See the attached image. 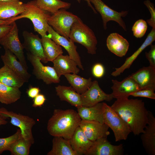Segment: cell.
I'll return each mask as SVG.
<instances>
[{
	"label": "cell",
	"instance_id": "obj_30",
	"mask_svg": "<svg viewBox=\"0 0 155 155\" xmlns=\"http://www.w3.org/2000/svg\"><path fill=\"white\" fill-rule=\"evenodd\" d=\"M64 75L71 86L80 94L86 91L91 86L93 82L91 78L86 79L77 74L68 73Z\"/></svg>",
	"mask_w": 155,
	"mask_h": 155
},
{
	"label": "cell",
	"instance_id": "obj_14",
	"mask_svg": "<svg viewBox=\"0 0 155 155\" xmlns=\"http://www.w3.org/2000/svg\"><path fill=\"white\" fill-rule=\"evenodd\" d=\"M47 32L48 36L57 44L63 47L70 57L76 62L79 68L84 70L80 57L77 51V46L74 42L58 34L49 25Z\"/></svg>",
	"mask_w": 155,
	"mask_h": 155
},
{
	"label": "cell",
	"instance_id": "obj_42",
	"mask_svg": "<svg viewBox=\"0 0 155 155\" xmlns=\"http://www.w3.org/2000/svg\"><path fill=\"white\" fill-rule=\"evenodd\" d=\"M40 91L39 87L31 86L27 90L26 93L29 98L33 99L40 93Z\"/></svg>",
	"mask_w": 155,
	"mask_h": 155
},
{
	"label": "cell",
	"instance_id": "obj_19",
	"mask_svg": "<svg viewBox=\"0 0 155 155\" xmlns=\"http://www.w3.org/2000/svg\"><path fill=\"white\" fill-rule=\"evenodd\" d=\"M5 53L1 56L4 65L14 71L23 79L25 82H28L31 75L28 72L21 62L17 59V57L11 51L4 48Z\"/></svg>",
	"mask_w": 155,
	"mask_h": 155
},
{
	"label": "cell",
	"instance_id": "obj_18",
	"mask_svg": "<svg viewBox=\"0 0 155 155\" xmlns=\"http://www.w3.org/2000/svg\"><path fill=\"white\" fill-rule=\"evenodd\" d=\"M129 76L137 83L140 89L155 90V69L144 67Z\"/></svg>",
	"mask_w": 155,
	"mask_h": 155
},
{
	"label": "cell",
	"instance_id": "obj_22",
	"mask_svg": "<svg viewBox=\"0 0 155 155\" xmlns=\"http://www.w3.org/2000/svg\"><path fill=\"white\" fill-rule=\"evenodd\" d=\"M155 40V28H152L146 40L141 46L130 57L126 59L124 63L119 67L115 68L113 72L112 76L116 77L120 75L126 69L130 68L134 61L140 53L148 46L151 45Z\"/></svg>",
	"mask_w": 155,
	"mask_h": 155
},
{
	"label": "cell",
	"instance_id": "obj_24",
	"mask_svg": "<svg viewBox=\"0 0 155 155\" xmlns=\"http://www.w3.org/2000/svg\"><path fill=\"white\" fill-rule=\"evenodd\" d=\"M24 9V3L19 0L0 1V19L6 20L18 16Z\"/></svg>",
	"mask_w": 155,
	"mask_h": 155
},
{
	"label": "cell",
	"instance_id": "obj_39",
	"mask_svg": "<svg viewBox=\"0 0 155 155\" xmlns=\"http://www.w3.org/2000/svg\"><path fill=\"white\" fill-rule=\"evenodd\" d=\"M150 45V51L145 53L146 57L150 63L149 66L155 69V45Z\"/></svg>",
	"mask_w": 155,
	"mask_h": 155
},
{
	"label": "cell",
	"instance_id": "obj_25",
	"mask_svg": "<svg viewBox=\"0 0 155 155\" xmlns=\"http://www.w3.org/2000/svg\"><path fill=\"white\" fill-rule=\"evenodd\" d=\"M77 108L78 113L81 119L104 123L103 102H99L91 106H81Z\"/></svg>",
	"mask_w": 155,
	"mask_h": 155
},
{
	"label": "cell",
	"instance_id": "obj_36",
	"mask_svg": "<svg viewBox=\"0 0 155 155\" xmlns=\"http://www.w3.org/2000/svg\"><path fill=\"white\" fill-rule=\"evenodd\" d=\"M154 91V90L150 89H140L132 93L130 96L135 97H145L155 99Z\"/></svg>",
	"mask_w": 155,
	"mask_h": 155
},
{
	"label": "cell",
	"instance_id": "obj_34",
	"mask_svg": "<svg viewBox=\"0 0 155 155\" xmlns=\"http://www.w3.org/2000/svg\"><path fill=\"white\" fill-rule=\"evenodd\" d=\"M22 136L20 129L13 135L9 137L0 138V154L4 151L7 150L12 144Z\"/></svg>",
	"mask_w": 155,
	"mask_h": 155
},
{
	"label": "cell",
	"instance_id": "obj_15",
	"mask_svg": "<svg viewBox=\"0 0 155 155\" xmlns=\"http://www.w3.org/2000/svg\"><path fill=\"white\" fill-rule=\"evenodd\" d=\"M112 81L111 93L116 99L128 98L132 93L140 90L137 83L129 75L121 81L116 80H112Z\"/></svg>",
	"mask_w": 155,
	"mask_h": 155
},
{
	"label": "cell",
	"instance_id": "obj_7",
	"mask_svg": "<svg viewBox=\"0 0 155 155\" xmlns=\"http://www.w3.org/2000/svg\"><path fill=\"white\" fill-rule=\"evenodd\" d=\"M78 17L64 9H59L50 16L48 23L60 35L69 40L71 27Z\"/></svg>",
	"mask_w": 155,
	"mask_h": 155
},
{
	"label": "cell",
	"instance_id": "obj_3",
	"mask_svg": "<svg viewBox=\"0 0 155 155\" xmlns=\"http://www.w3.org/2000/svg\"><path fill=\"white\" fill-rule=\"evenodd\" d=\"M24 10L22 13L11 18L14 22L21 18H28L32 22L35 31L41 36L47 34L49 26L48 20L50 15L38 6L36 0L24 3Z\"/></svg>",
	"mask_w": 155,
	"mask_h": 155
},
{
	"label": "cell",
	"instance_id": "obj_28",
	"mask_svg": "<svg viewBox=\"0 0 155 155\" xmlns=\"http://www.w3.org/2000/svg\"><path fill=\"white\" fill-rule=\"evenodd\" d=\"M0 82L8 86L20 88L25 82L14 71L4 65L0 68Z\"/></svg>",
	"mask_w": 155,
	"mask_h": 155
},
{
	"label": "cell",
	"instance_id": "obj_13",
	"mask_svg": "<svg viewBox=\"0 0 155 155\" xmlns=\"http://www.w3.org/2000/svg\"><path fill=\"white\" fill-rule=\"evenodd\" d=\"M79 126L87 137L93 142L100 138L107 137L110 133L106 124L95 121L81 119Z\"/></svg>",
	"mask_w": 155,
	"mask_h": 155
},
{
	"label": "cell",
	"instance_id": "obj_46",
	"mask_svg": "<svg viewBox=\"0 0 155 155\" xmlns=\"http://www.w3.org/2000/svg\"><path fill=\"white\" fill-rule=\"evenodd\" d=\"M12 0H0V1H7Z\"/></svg>",
	"mask_w": 155,
	"mask_h": 155
},
{
	"label": "cell",
	"instance_id": "obj_45",
	"mask_svg": "<svg viewBox=\"0 0 155 155\" xmlns=\"http://www.w3.org/2000/svg\"><path fill=\"white\" fill-rule=\"evenodd\" d=\"M7 123L8 122L6 119L0 116V126L6 125Z\"/></svg>",
	"mask_w": 155,
	"mask_h": 155
},
{
	"label": "cell",
	"instance_id": "obj_17",
	"mask_svg": "<svg viewBox=\"0 0 155 155\" xmlns=\"http://www.w3.org/2000/svg\"><path fill=\"white\" fill-rule=\"evenodd\" d=\"M141 139L142 145L149 155H155V117L152 113L148 111V123Z\"/></svg>",
	"mask_w": 155,
	"mask_h": 155
},
{
	"label": "cell",
	"instance_id": "obj_16",
	"mask_svg": "<svg viewBox=\"0 0 155 155\" xmlns=\"http://www.w3.org/2000/svg\"><path fill=\"white\" fill-rule=\"evenodd\" d=\"M22 35L24 48L28 52L38 57L43 63H48L44 55L41 38L38 35L25 30L23 32Z\"/></svg>",
	"mask_w": 155,
	"mask_h": 155
},
{
	"label": "cell",
	"instance_id": "obj_43",
	"mask_svg": "<svg viewBox=\"0 0 155 155\" xmlns=\"http://www.w3.org/2000/svg\"><path fill=\"white\" fill-rule=\"evenodd\" d=\"M14 22L11 18L6 20L0 19V25L3 24H10Z\"/></svg>",
	"mask_w": 155,
	"mask_h": 155
},
{
	"label": "cell",
	"instance_id": "obj_2",
	"mask_svg": "<svg viewBox=\"0 0 155 155\" xmlns=\"http://www.w3.org/2000/svg\"><path fill=\"white\" fill-rule=\"evenodd\" d=\"M81 120L78 112L72 109H55L48 121L47 129L53 137H61L69 140Z\"/></svg>",
	"mask_w": 155,
	"mask_h": 155
},
{
	"label": "cell",
	"instance_id": "obj_40",
	"mask_svg": "<svg viewBox=\"0 0 155 155\" xmlns=\"http://www.w3.org/2000/svg\"><path fill=\"white\" fill-rule=\"evenodd\" d=\"M46 100L44 95L39 93L33 99L32 106L34 108L41 107L43 105Z\"/></svg>",
	"mask_w": 155,
	"mask_h": 155
},
{
	"label": "cell",
	"instance_id": "obj_29",
	"mask_svg": "<svg viewBox=\"0 0 155 155\" xmlns=\"http://www.w3.org/2000/svg\"><path fill=\"white\" fill-rule=\"evenodd\" d=\"M41 41L45 56L48 61L52 62L63 52L58 45L46 34L41 36Z\"/></svg>",
	"mask_w": 155,
	"mask_h": 155
},
{
	"label": "cell",
	"instance_id": "obj_1",
	"mask_svg": "<svg viewBox=\"0 0 155 155\" xmlns=\"http://www.w3.org/2000/svg\"><path fill=\"white\" fill-rule=\"evenodd\" d=\"M111 107L128 125L135 135L144 132L148 123V111L142 100L117 99Z\"/></svg>",
	"mask_w": 155,
	"mask_h": 155
},
{
	"label": "cell",
	"instance_id": "obj_37",
	"mask_svg": "<svg viewBox=\"0 0 155 155\" xmlns=\"http://www.w3.org/2000/svg\"><path fill=\"white\" fill-rule=\"evenodd\" d=\"M144 4L148 9L151 16V18L147 20V22L152 28H155V9L154 4L149 0L144 1Z\"/></svg>",
	"mask_w": 155,
	"mask_h": 155
},
{
	"label": "cell",
	"instance_id": "obj_12",
	"mask_svg": "<svg viewBox=\"0 0 155 155\" xmlns=\"http://www.w3.org/2000/svg\"><path fill=\"white\" fill-rule=\"evenodd\" d=\"M81 95L82 106L86 107L92 106L104 100L110 102L114 98L112 93L106 94L102 90L96 80L93 81L89 89Z\"/></svg>",
	"mask_w": 155,
	"mask_h": 155
},
{
	"label": "cell",
	"instance_id": "obj_31",
	"mask_svg": "<svg viewBox=\"0 0 155 155\" xmlns=\"http://www.w3.org/2000/svg\"><path fill=\"white\" fill-rule=\"evenodd\" d=\"M19 88L7 86L0 82V102L6 104L17 101L21 96Z\"/></svg>",
	"mask_w": 155,
	"mask_h": 155
},
{
	"label": "cell",
	"instance_id": "obj_32",
	"mask_svg": "<svg viewBox=\"0 0 155 155\" xmlns=\"http://www.w3.org/2000/svg\"><path fill=\"white\" fill-rule=\"evenodd\" d=\"M38 6L47 12L53 14L61 9L69 8L71 3L61 0H36Z\"/></svg>",
	"mask_w": 155,
	"mask_h": 155
},
{
	"label": "cell",
	"instance_id": "obj_4",
	"mask_svg": "<svg viewBox=\"0 0 155 155\" xmlns=\"http://www.w3.org/2000/svg\"><path fill=\"white\" fill-rule=\"evenodd\" d=\"M69 39L74 42L82 44L87 50L88 53H96L97 40L93 31L84 24L79 17L72 25Z\"/></svg>",
	"mask_w": 155,
	"mask_h": 155
},
{
	"label": "cell",
	"instance_id": "obj_41",
	"mask_svg": "<svg viewBox=\"0 0 155 155\" xmlns=\"http://www.w3.org/2000/svg\"><path fill=\"white\" fill-rule=\"evenodd\" d=\"M12 25L13 23L10 24L0 25V41L9 32Z\"/></svg>",
	"mask_w": 155,
	"mask_h": 155
},
{
	"label": "cell",
	"instance_id": "obj_10",
	"mask_svg": "<svg viewBox=\"0 0 155 155\" xmlns=\"http://www.w3.org/2000/svg\"><path fill=\"white\" fill-rule=\"evenodd\" d=\"M94 7V9L101 15L104 29L107 28V23L110 21H113L117 23L125 31L127 30L125 24L122 17L128 14L126 11L118 12L108 7L101 0H90Z\"/></svg>",
	"mask_w": 155,
	"mask_h": 155
},
{
	"label": "cell",
	"instance_id": "obj_44",
	"mask_svg": "<svg viewBox=\"0 0 155 155\" xmlns=\"http://www.w3.org/2000/svg\"><path fill=\"white\" fill-rule=\"evenodd\" d=\"M79 3H80L81 0H77ZM86 1L87 3L88 4L90 7L92 9L94 13H97V12L94 8L92 5L90 0H84Z\"/></svg>",
	"mask_w": 155,
	"mask_h": 155
},
{
	"label": "cell",
	"instance_id": "obj_27",
	"mask_svg": "<svg viewBox=\"0 0 155 155\" xmlns=\"http://www.w3.org/2000/svg\"><path fill=\"white\" fill-rule=\"evenodd\" d=\"M47 155H78L72 148L69 140L59 136L54 137L52 149Z\"/></svg>",
	"mask_w": 155,
	"mask_h": 155
},
{
	"label": "cell",
	"instance_id": "obj_6",
	"mask_svg": "<svg viewBox=\"0 0 155 155\" xmlns=\"http://www.w3.org/2000/svg\"><path fill=\"white\" fill-rule=\"evenodd\" d=\"M0 116L6 119L10 118V123L20 129L22 137L32 144H34V140L32 129L36 124V121L33 118L9 111L4 107L0 108Z\"/></svg>",
	"mask_w": 155,
	"mask_h": 155
},
{
	"label": "cell",
	"instance_id": "obj_20",
	"mask_svg": "<svg viewBox=\"0 0 155 155\" xmlns=\"http://www.w3.org/2000/svg\"><path fill=\"white\" fill-rule=\"evenodd\" d=\"M54 69L59 77L62 75L72 73L78 74L80 72L77 67L76 62L69 55L61 54L57 57L53 61Z\"/></svg>",
	"mask_w": 155,
	"mask_h": 155
},
{
	"label": "cell",
	"instance_id": "obj_33",
	"mask_svg": "<svg viewBox=\"0 0 155 155\" xmlns=\"http://www.w3.org/2000/svg\"><path fill=\"white\" fill-rule=\"evenodd\" d=\"M32 144L22 136L12 144L8 151L12 155H28Z\"/></svg>",
	"mask_w": 155,
	"mask_h": 155
},
{
	"label": "cell",
	"instance_id": "obj_21",
	"mask_svg": "<svg viewBox=\"0 0 155 155\" xmlns=\"http://www.w3.org/2000/svg\"><path fill=\"white\" fill-rule=\"evenodd\" d=\"M106 45L108 50L117 56L122 57L128 51L129 43L122 36L116 33L111 34L106 40Z\"/></svg>",
	"mask_w": 155,
	"mask_h": 155
},
{
	"label": "cell",
	"instance_id": "obj_35",
	"mask_svg": "<svg viewBox=\"0 0 155 155\" xmlns=\"http://www.w3.org/2000/svg\"><path fill=\"white\" fill-rule=\"evenodd\" d=\"M146 21L143 19L137 20L134 24L132 30L134 36L136 38H141L145 34L147 29Z\"/></svg>",
	"mask_w": 155,
	"mask_h": 155
},
{
	"label": "cell",
	"instance_id": "obj_5",
	"mask_svg": "<svg viewBox=\"0 0 155 155\" xmlns=\"http://www.w3.org/2000/svg\"><path fill=\"white\" fill-rule=\"evenodd\" d=\"M103 103L104 123L113 131L115 141L126 140L131 132L129 126L111 106Z\"/></svg>",
	"mask_w": 155,
	"mask_h": 155
},
{
	"label": "cell",
	"instance_id": "obj_23",
	"mask_svg": "<svg viewBox=\"0 0 155 155\" xmlns=\"http://www.w3.org/2000/svg\"><path fill=\"white\" fill-rule=\"evenodd\" d=\"M69 140L72 148L78 155H85L93 143L87 137L79 126Z\"/></svg>",
	"mask_w": 155,
	"mask_h": 155
},
{
	"label": "cell",
	"instance_id": "obj_8",
	"mask_svg": "<svg viewBox=\"0 0 155 155\" xmlns=\"http://www.w3.org/2000/svg\"><path fill=\"white\" fill-rule=\"evenodd\" d=\"M27 55L33 67L32 73L37 79L42 80L46 84L60 82V78L53 67L44 65L40 58L29 53Z\"/></svg>",
	"mask_w": 155,
	"mask_h": 155
},
{
	"label": "cell",
	"instance_id": "obj_9",
	"mask_svg": "<svg viewBox=\"0 0 155 155\" xmlns=\"http://www.w3.org/2000/svg\"><path fill=\"white\" fill-rule=\"evenodd\" d=\"M18 29L14 22L12 27L8 33L0 41V44L4 48L7 49L16 57L26 70L28 68L24 54L22 44L19 39Z\"/></svg>",
	"mask_w": 155,
	"mask_h": 155
},
{
	"label": "cell",
	"instance_id": "obj_26",
	"mask_svg": "<svg viewBox=\"0 0 155 155\" xmlns=\"http://www.w3.org/2000/svg\"><path fill=\"white\" fill-rule=\"evenodd\" d=\"M57 95L61 101H65L77 108L82 106L81 95L71 86L59 85L55 87Z\"/></svg>",
	"mask_w": 155,
	"mask_h": 155
},
{
	"label": "cell",
	"instance_id": "obj_38",
	"mask_svg": "<svg viewBox=\"0 0 155 155\" xmlns=\"http://www.w3.org/2000/svg\"><path fill=\"white\" fill-rule=\"evenodd\" d=\"M104 67L100 63L95 64L92 68V74L96 78L102 77L104 75Z\"/></svg>",
	"mask_w": 155,
	"mask_h": 155
},
{
	"label": "cell",
	"instance_id": "obj_11",
	"mask_svg": "<svg viewBox=\"0 0 155 155\" xmlns=\"http://www.w3.org/2000/svg\"><path fill=\"white\" fill-rule=\"evenodd\" d=\"M124 150L122 144H111L107 137H102L93 142L86 153V155H123Z\"/></svg>",
	"mask_w": 155,
	"mask_h": 155
}]
</instances>
